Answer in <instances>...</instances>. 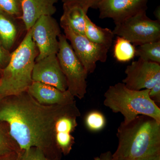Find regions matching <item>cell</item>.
I'll use <instances>...</instances> for the list:
<instances>
[{
	"label": "cell",
	"mask_w": 160,
	"mask_h": 160,
	"mask_svg": "<svg viewBox=\"0 0 160 160\" xmlns=\"http://www.w3.org/2000/svg\"><path fill=\"white\" fill-rule=\"evenodd\" d=\"M81 112L75 101L58 118L54 126L55 141L62 154H69L75 143L72 135L78 126L77 118Z\"/></svg>",
	"instance_id": "10"
},
{
	"label": "cell",
	"mask_w": 160,
	"mask_h": 160,
	"mask_svg": "<svg viewBox=\"0 0 160 160\" xmlns=\"http://www.w3.org/2000/svg\"><path fill=\"white\" fill-rule=\"evenodd\" d=\"M27 91L38 102L45 106L66 105L75 101L69 90L61 91L54 86L38 82H32Z\"/></svg>",
	"instance_id": "13"
},
{
	"label": "cell",
	"mask_w": 160,
	"mask_h": 160,
	"mask_svg": "<svg viewBox=\"0 0 160 160\" xmlns=\"http://www.w3.org/2000/svg\"><path fill=\"white\" fill-rule=\"evenodd\" d=\"M18 160H52L47 157L39 148L32 147L29 149L21 150Z\"/></svg>",
	"instance_id": "23"
},
{
	"label": "cell",
	"mask_w": 160,
	"mask_h": 160,
	"mask_svg": "<svg viewBox=\"0 0 160 160\" xmlns=\"http://www.w3.org/2000/svg\"><path fill=\"white\" fill-rule=\"evenodd\" d=\"M85 36L96 44L110 48L115 35L113 32L109 28L97 26L87 15Z\"/></svg>",
	"instance_id": "17"
},
{
	"label": "cell",
	"mask_w": 160,
	"mask_h": 160,
	"mask_svg": "<svg viewBox=\"0 0 160 160\" xmlns=\"http://www.w3.org/2000/svg\"><path fill=\"white\" fill-rule=\"evenodd\" d=\"M21 151L19 146L10 135L8 124L0 122V156L12 152L20 153Z\"/></svg>",
	"instance_id": "19"
},
{
	"label": "cell",
	"mask_w": 160,
	"mask_h": 160,
	"mask_svg": "<svg viewBox=\"0 0 160 160\" xmlns=\"http://www.w3.org/2000/svg\"><path fill=\"white\" fill-rule=\"evenodd\" d=\"M19 153L12 152L9 154L0 156V160H18Z\"/></svg>",
	"instance_id": "27"
},
{
	"label": "cell",
	"mask_w": 160,
	"mask_h": 160,
	"mask_svg": "<svg viewBox=\"0 0 160 160\" xmlns=\"http://www.w3.org/2000/svg\"><path fill=\"white\" fill-rule=\"evenodd\" d=\"M70 104L45 106L23 92L0 98V122L8 124L21 150L38 147L49 158L62 160L55 141V124Z\"/></svg>",
	"instance_id": "1"
},
{
	"label": "cell",
	"mask_w": 160,
	"mask_h": 160,
	"mask_svg": "<svg viewBox=\"0 0 160 160\" xmlns=\"http://www.w3.org/2000/svg\"><path fill=\"white\" fill-rule=\"evenodd\" d=\"M38 53L30 29L11 52L8 65L1 70L0 98L27 91L33 82L32 70Z\"/></svg>",
	"instance_id": "3"
},
{
	"label": "cell",
	"mask_w": 160,
	"mask_h": 160,
	"mask_svg": "<svg viewBox=\"0 0 160 160\" xmlns=\"http://www.w3.org/2000/svg\"><path fill=\"white\" fill-rule=\"evenodd\" d=\"M136 160H160V152Z\"/></svg>",
	"instance_id": "28"
},
{
	"label": "cell",
	"mask_w": 160,
	"mask_h": 160,
	"mask_svg": "<svg viewBox=\"0 0 160 160\" xmlns=\"http://www.w3.org/2000/svg\"><path fill=\"white\" fill-rule=\"evenodd\" d=\"M117 136L118 144L112 160H136L160 152V124L153 118L139 115L122 122Z\"/></svg>",
	"instance_id": "2"
},
{
	"label": "cell",
	"mask_w": 160,
	"mask_h": 160,
	"mask_svg": "<svg viewBox=\"0 0 160 160\" xmlns=\"http://www.w3.org/2000/svg\"><path fill=\"white\" fill-rule=\"evenodd\" d=\"M113 55L118 62H129L136 56V48L128 40L118 36L114 44Z\"/></svg>",
	"instance_id": "18"
},
{
	"label": "cell",
	"mask_w": 160,
	"mask_h": 160,
	"mask_svg": "<svg viewBox=\"0 0 160 160\" xmlns=\"http://www.w3.org/2000/svg\"><path fill=\"white\" fill-rule=\"evenodd\" d=\"M149 0H102L98 9L101 19L110 18L115 24L146 11Z\"/></svg>",
	"instance_id": "11"
},
{
	"label": "cell",
	"mask_w": 160,
	"mask_h": 160,
	"mask_svg": "<svg viewBox=\"0 0 160 160\" xmlns=\"http://www.w3.org/2000/svg\"><path fill=\"white\" fill-rule=\"evenodd\" d=\"M21 20L0 12V41L4 48L10 52L19 37Z\"/></svg>",
	"instance_id": "16"
},
{
	"label": "cell",
	"mask_w": 160,
	"mask_h": 160,
	"mask_svg": "<svg viewBox=\"0 0 160 160\" xmlns=\"http://www.w3.org/2000/svg\"><path fill=\"white\" fill-rule=\"evenodd\" d=\"M64 35L88 74L94 72L98 62H105L110 48L96 44L83 35L64 29Z\"/></svg>",
	"instance_id": "7"
},
{
	"label": "cell",
	"mask_w": 160,
	"mask_h": 160,
	"mask_svg": "<svg viewBox=\"0 0 160 160\" xmlns=\"http://www.w3.org/2000/svg\"><path fill=\"white\" fill-rule=\"evenodd\" d=\"M33 82L50 85L61 91L67 90V81L56 54L35 61L32 72Z\"/></svg>",
	"instance_id": "12"
},
{
	"label": "cell",
	"mask_w": 160,
	"mask_h": 160,
	"mask_svg": "<svg viewBox=\"0 0 160 160\" xmlns=\"http://www.w3.org/2000/svg\"><path fill=\"white\" fill-rule=\"evenodd\" d=\"M59 50L57 56L69 90L74 97L82 99L87 92L88 73L75 53L65 35L58 38Z\"/></svg>",
	"instance_id": "5"
},
{
	"label": "cell",
	"mask_w": 160,
	"mask_h": 160,
	"mask_svg": "<svg viewBox=\"0 0 160 160\" xmlns=\"http://www.w3.org/2000/svg\"><path fill=\"white\" fill-rule=\"evenodd\" d=\"M99 158L101 160H112V153L110 151L102 153Z\"/></svg>",
	"instance_id": "29"
},
{
	"label": "cell",
	"mask_w": 160,
	"mask_h": 160,
	"mask_svg": "<svg viewBox=\"0 0 160 160\" xmlns=\"http://www.w3.org/2000/svg\"><path fill=\"white\" fill-rule=\"evenodd\" d=\"M122 83L134 90L150 89L160 82V64L139 58L126 67Z\"/></svg>",
	"instance_id": "9"
},
{
	"label": "cell",
	"mask_w": 160,
	"mask_h": 160,
	"mask_svg": "<svg viewBox=\"0 0 160 160\" xmlns=\"http://www.w3.org/2000/svg\"><path fill=\"white\" fill-rule=\"evenodd\" d=\"M1 69H0V78H1Z\"/></svg>",
	"instance_id": "32"
},
{
	"label": "cell",
	"mask_w": 160,
	"mask_h": 160,
	"mask_svg": "<svg viewBox=\"0 0 160 160\" xmlns=\"http://www.w3.org/2000/svg\"><path fill=\"white\" fill-rule=\"evenodd\" d=\"M85 123L87 129L90 131H99L106 126V118L100 112L93 110L86 114Z\"/></svg>",
	"instance_id": "21"
},
{
	"label": "cell",
	"mask_w": 160,
	"mask_h": 160,
	"mask_svg": "<svg viewBox=\"0 0 160 160\" xmlns=\"http://www.w3.org/2000/svg\"><path fill=\"white\" fill-rule=\"evenodd\" d=\"M58 0H22V20L29 31L42 16H52L56 12L55 4Z\"/></svg>",
	"instance_id": "14"
},
{
	"label": "cell",
	"mask_w": 160,
	"mask_h": 160,
	"mask_svg": "<svg viewBox=\"0 0 160 160\" xmlns=\"http://www.w3.org/2000/svg\"><path fill=\"white\" fill-rule=\"evenodd\" d=\"M63 4L78 6L87 13L90 8L98 9L102 0H62Z\"/></svg>",
	"instance_id": "24"
},
{
	"label": "cell",
	"mask_w": 160,
	"mask_h": 160,
	"mask_svg": "<svg viewBox=\"0 0 160 160\" xmlns=\"http://www.w3.org/2000/svg\"><path fill=\"white\" fill-rule=\"evenodd\" d=\"M87 14L78 6L63 4V12L60 19V26L63 29H69L78 34L85 35Z\"/></svg>",
	"instance_id": "15"
},
{
	"label": "cell",
	"mask_w": 160,
	"mask_h": 160,
	"mask_svg": "<svg viewBox=\"0 0 160 160\" xmlns=\"http://www.w3.org/2000/svg\"><path fill=\"white\" fill-rule=\"evenodd\" d=\"M31 29L32 38L38 52L36 61L49 55L57 54L58 38L62 33L59 25L55 19L52 16H42Z\"/></svg>",
	"instance_id": "8"
},
{
	"label": "cell",
	"mask_w": 160,
	"mask_h": 160,
	"mask_svg": "<svg viewBox=\"0 0 160 160\" xmlns=\"http://www.w3.org/2000/svg\"><path fill=\"white\" fill-rule=\"evenodd\" d=\"M149 89L134 90L122 82L109 86L104 94V105L114 113L120 112L128 123L139 115L153 118L160 124V109L150 98Z\"/></svg>",
	"instance_id": "4"
},
{
	"label": "cell",
	"mask_w": 160,
	"mask_h": 160,
	"mask_svg": "<svg viewBox=\"0 0 160 160\" xmlns=\"http://www.w3.org/2000/svg\"><path fill=\"white\" fill-rule=\"evenodd\" d=\"M93 160H101L99 157H96Z\"/></svg>",
	"instance_id": "31"
},
{
	"label": "cell",
	"mask_w": 160,
	"mask_h": 160,
	"mask_svg": "<svg viewBox=\"0 0 160 160\" xmlns=\"http://www.w3.org/2000/svg\"><path fill=\"white\" fill-rule=\"evenodd\" d=\"M22 0H0V12L22 20Z\"/></svg>",
	"instance_id": "22"
},
{
	"label": "cell",
	"mask_w": 160,
	"mask_h": 160,
	"mask_svg": "<svg viewBox=\"0 0 160 160\" xmlns=\"http://www.w3.org/2000/svg\"><path fill=\"white\" fill-rule=\"evenodd\" d=\"M155 17L156 18V20L160 22V6H158L154 12H153Z\"/></svg>",
	"instance_id": "30"
},
{
	"label": "cell",
	"mask_w": 160,
	"mask_h": 160,
	"mask_svg": "<svg viewBox=\"0 0 160 160\" xmlns=\"http://www.w3.org/2000/svg\"><path fill=\"white\" fill-rule=\"evenodd\" d=\"M11 55V52L4 48L0 41V69H4L8 65Z\"/></svg>",
	"instance_id": "25"
},
{
	"label": "cell",
	"mask_w": 160,
	"mask_h": 160,
	"mask_svg": "<svg viewBox=\"0 0 160 160\" xmlns=\"http://www.w3.org/2000/svg\"><path fill=\"white\" fill-rule=\"evenodd\" d=\"M136 56L144 61L160 64V40L138 46Z\"/></svg>",
	"instance_id": "20"
},
{
	"label": "cell",
	"mask_w": 160,
	"mask_h": 160,
	"mask_svg": "<svg viewBox=\"0 0 160 160\" xmlns=\"http://www.w3.org/2000/svg\"><path fill=\"white\" fill-rule=\"evenodd\" d=\"M149 97L156 104L160 103V82L157 83L149 89Z\"/></svg>",
	"instance_id": "26"
},
{
	"label": "cell",
	"mask_w": 160,
	"mask_h": 160,
	"mask_svg": "<svg viewBox=\"0 0 160 160\" xmlns=\"http://www.w3.org/2000/svg\"><path fill=\"white\" fill-rule=\"evenodd\" d=\"M112 32L114 35L124 38L132 45L140 46L160 40V22L151 19L146 11H143L116 24Z\"/></svg>",
	"instance_id": "6"
}]
</instances>
